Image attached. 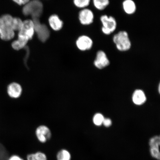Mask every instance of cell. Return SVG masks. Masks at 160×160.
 Returning a JSON list of instances; mask_svg holds the SVG:
<instances>
[{
	"instance_id": "cell-5",
	"label": "cell",
	"mask_w": 160,
	"mask_h": 160,
	"mask_svg": "<svg viewBox=\"0 0 160 160\" xmlns=\"http://www.w3.org/2000/svg\"><path fill=\"white\" fill-rule=\"evenodd\" d=\"M100 21L102 25V31L104 34L108 35L114 32L117 28V22L112 16L106 15H102Z\"/></svg>"
},
{
	"instance_id": "cell-15",
	"label": "cell",
	"mask_w": 160,
	"mask_h": 160,
	"mask_svg": "<svg viewBox=\"0 0 160 160\" xmlns=\"http://www.w3.org/2000/svg\"><path fill=\"white\" fill-rule=\"evenodd\" d=\"M49 25L55 31L61 30L63 27V22L57 15H52L49 19Z\"/></svg>"
},
{
	"instance_id": "cell-6",
	"label": "cell",
	"mask_w": 160,
	"mask_h": 160,
	"mask_svg": "<svg viewBox=\"0 0 160 160\" xmlns=\"http://www.w3.org/2000/svg\"><path fill=\"white\" fill-rule=\"evenodd\" d=\"M33 19L35 32L37 33L38 38L41 41L46 42L50 36V32L47 26L40 23L38 18Z\"/></svg>"
},
{
	"instance_id": "cell-9",
	"label": "cell",
	"mask_w": 160,
	"mask_h": 160,
	"mask_svg": "<svg viewBox=\"0 0 160 160\" xmlns=\"http://www.w3.org/2000/svg\"><path fill=\"white\" fill-rule=\"evenodd\" d=\"M7 91L8 95L10 98L17 99L21 97L23 89L19 83L12 82L8 85Z\"/></svg>"
},
{
	"instance_id": "cell-22",
	"label": "cell",
	"mask_w": 160,
	"mask_h": 160,
	"mask_svg": "<svg viewBox=\"0 0 160 160\" xmlns=\"http://www.w3.org/2000/svg\"><path fill=\"white\" fill-rule=\"evenodd\" d=\"M35 159L37 160H48L47 155L41 152H37L33 153Z\"/></svg>"
},
{
	"instance_id": "cell-27",
	"label": "cell",
	"mask_w": 160,
	"mask_h": 160,
	"mask_svg": "<svg viewBox=\"0 0 160 160\" xmlns=\"http://www.w3.org/2000/svg\"><path fill=\"white\" fill-rule=\"evenodd\" d=\"M159 92H160V85H159Z\"/></svg>"
},
{
	"instance_id": "cell-19",
	"label": "cell",
	"mask_w": 160,
	"mask_h": 160,
	"mask_svg": "<svg viewBox=\"0 0 160 160\" xmlns=\"http://www.w3.org/2000/svg\"><path fill=\"white\" fill-rule=\"evenodd\" d=\"M9 157L8 152L4 146L0 143V160H8Z\"/></svg>"
},
{
	"instance_id": "cell-26",
	"label": "cell",
	"mask_w": 160,
	"mask_h": 160,
	"mask_svg": "<svg viewBox=\"0 0 160 160\" xmlns=\"http://www.w3.org/2000/svg\"><path fill=\"white\" fill-rule=\"evenodd\" d=\"M27 160H37L35 159L33 153L29 154L28 155L27 157Z\"/></svg>"
},
{
	"instance_id": "cell-2",
	"label": "cell",
	"mask_w": 160,
	"mask_h": 160,
	"mask_svg": "<svg viewBox=\"0 0 160 160\" xmlns=\"http://www.w3.org/2000/svg\"><path fill=\"white\" fill-rule=\"evenodd\" d=\"M13 18L11 15L5 14L0 17V38L5 41H8L15 37L13 28Z\"/></svg>"
},
{
	"instance_id": "cell-1",
	"label": "cell",
	"mask_w": 160,
	"mask_h": 160,
	"mask_svg": "<svg viewBox=\"0 0 160 160\" xmlns=\"http://www.w3.org/2000/svg\"><path fill=\"white\" fill-rule=\"evenodd\" d=\"M34 32L32 21L28 20L23 22L22 27L19 31L18 39L12 43V47L16 50H19L25 48L29 40L32 38Z\"/></svg>"
},
{
	"instance_id": "cell-17",
	"label": "cell",
	"mask_w": 160,
	"mask_h": 160,
	"mask_svg": "<svg viewBox=\"0 0 160 160\" xmlns=\"http://www.w3.org/2000/svg\"><path fill=\"white\" fill-rule=\"evenodd\" d=\"M57 159V160H71V154L67 149H62L58 152Z\"/></svg>"
},
{
	"instance_id": "cell-24",
	"label": "cell",
	"mask_w": 160,
	"mask_h": 160,
	"mask_svg": "<svg viewBox=\"0 0 160 160\" xmlns=\"http://www.w3.org/2000/svg\"><path fill=\"white\" fill-rule=\"evenodd\" d=\"M13 1L19 5L27 4L29 1V0H13Z\"/></svg>"
},
{
	"instance_id": "cell-7",
	"label": "cell",
	"mask_w": 160,
	"mask_h": 160,
	"mask_svg": "<svg viewBox=\"0 0 160 160\" xmlns=\"http://www.w3.org/2000/svg\"><path fill=\"white\" fill-rule=\"evenodd\" d=\"M149 152L152 158L157 160H160V137L155 136L149 140Z\"/></svg>"
},
{
	"instance_id": "cell-12",
	"label": "cell",
	"mask_w": 160,
	"mask_h": 160,
	"mask_svg": "<svg viewBox=\"0 0 160 160\" xmlns=\"http://www.w3.org/2000/svg\"><path fill=\"white\" fill-rule=\"evenodd\" d=\"M109 64V60L105 52L102 50L98 51L94 62L95 67L98 69H102L107 67Z\"/></svg>"
},
{
	"instance_id": "cell-10",
	"label": "cell",
	"mask_w": 160,
	"mask_h": 160,
	"mask_svg": "<svg viewBox=\"0 0 160 160\" xmlns=\"http://www.w3.org/2000/svg\"><path fill=\"white\" fill-rule=\"evenodd\" d=\"M79 19L82 25H89L93 23L94 15L91 10L83 9L79 12Z\"/></svg>"
},
{
	"instance_id": "cell-14",
	"label": "cell",
	"mask_w": 160,
	"mask_h": 160,
	"mask_svg": "<svg viewBox=\"0 0 160 160\" xmlns=\"http://www.w3.org/2000/svg\"><path fill=\"white\" fill-rule=\"evenodd\" d=\"M146 96L144 92L141 90H137L134 92L132 100L135 104L140 105L143 104L146 101Z\"/></svg>"
},
{
	"instance_id": "cell-16",
	"label": "cell",
	"mask_w": 160,
	"mask_h": 160,
	"mask_svg": "<svg viewBox=\"0 0 160 160\" xmlns=\"http://www.w3.org/2000/svg\"><path fill=\"white\" fill-rule=\"evenodd\" d=\"M94 6L99 11L105 9L109 4V0H92Z\"/></svg>"
},
{
	"instance_id": "cell-20",
	"label": "cell",
	"mask_w": 160,
	"mask_h": 160,
	"mask_svg": "<svg viewBox=\"0 0 160 160\" xmlns=\"http://www.w3.org/2000/svg\"><path fill=\"white\" fill-rule=\"evenodd\" d=\"M23 25V22L18 18H13V28L14 31H19L22 28Z\"/></svg>"
},
{
	"instance_id": "cell-4",
	"label": "cell",
	"mask_w": 160,
	"mask_h": 160,
	"mask_svg": "<svg viewBox=\"0 0 160 160\" xmlns=\"http://www.w3.org/2000/svg\"><path fill=\"white\" fill-rule=\"evenodd\" d=\"M42 3L39 0H32L26 4L23 9V14L31 15L33 18H38L42 13Z\"/></svg>"
},
{
	"instance_id": "cell-8",
	"label": "cell",
	"mask_w": 160,
	"mask_h": 160,
	"mask_svg": "<svg viewBox=\"0 0 160 160\" xmlns=\"http://www.w3.org/2000/svg\"><path fill=\"white\" fill-rule=\"evenodd\" d=\"M35 135L38 140L42 143H46L49 141L52 137L51 130L45 125H40L37 128Z\"/></svg>"
},
{
	"instance_id": "cell-18",
	"label": "cell",
	"mask_w": 160,
	"mask_h": 160,
	"mask_svg": "<svg viewBox=\"0 0 160 160\" xmlns=\"http://www.w3.org/2000/svg\"><path fill=\"white\" fill-rule=\"evenodd\" d=\"M91 1V0H73L74 3L76 7L84 9L89 5Z\"/></svg>"
},
{
	"instance_id": "cell-3",
	"label": "cell",
	"mask_w": 160,
	"mask_h": 160,
	"mask_svg": "<svg viewBox=\"0 0 160 160\" xmlns=\"http://www.w3.org/2000/svg\"><path fill=\"white\" fill-rule=\"evenodd\" d=\"M113 41L118 51L125 52L129 51L131 47V42L128 34L125 31H121L113 36Z\"/></svg>"
},
{
	"instance_id": "cell-13",
	"label": "cell",
	"mask_w": 160,
	"mask_h": 160,
	"mask_svg": "<svg viewBox=\"0 0 160 160\" xmlns=\"http://www.w3.org/2000/svg\"><path fill=\"white\" fill-rule=\"evenodd\" d=\"M123 11L127 14H133L137 10V6L133 0H125L122 3Z\"/></svg>"
},
{
	"instance_id": "cell-11",
	"label": "cell",
	"mask_w": 160,
	"mask_h": 160,
	"mask_svg": "<svg viewBox=\"0 0 160 160\" xmlns=\"http://www.w3.org/2000/svg\"><path fill=\"white\" fill-rule=\"evenodd\" d=\"M77 47L81 51H88L92 48L93 41L91 38L87 35H82L76 41Z\"/></svg>"
},
{
	"instance_id": "cell-25",
	"label": "cell",
	"mask_w": 160,
	"mask_h": 160,
	"mask_svg": "<svg viewBox=\"0 0 160 160\" xmlns=\"http://www.w3.org/2000/svg\"><path fill=\"white\" fill-rule=\"evenodd\" d=\"M8 160H24L19 156L17 155H13L9 158Z\"/></svg>"
},
{
	"instance_id": "cell-23",
	"label": "cell",
	"mask_w": 160,
	"mask_h": 160,
	"mask_svg": "<svg viewBox=\"0 0 160 160\" xmlns=\"http://www.w3.org/2000/svg\"><path fill=\"white\" fill-rule=\"evenodd\" d=\"M102 124L105 127L108 128L112 125V121L109 118H105L103 120Z\"/></svg>"
},
{
	"instance_id": "cell-21",
	"label": "cell",
	"mask_w": 160,
	"mask_h": 160,
	"mask_svg": "<svg viewBox=\"0 0 160 160\" xmlns=\"http://www.w3.org/2000/svg\"><path fill=\"white\" fill-rule=\"evenodd\" d=\"M104 118L101 113L96 114L93 118V122L96 126H99L102 124Z\"/></svg>"
}]
</instances>
